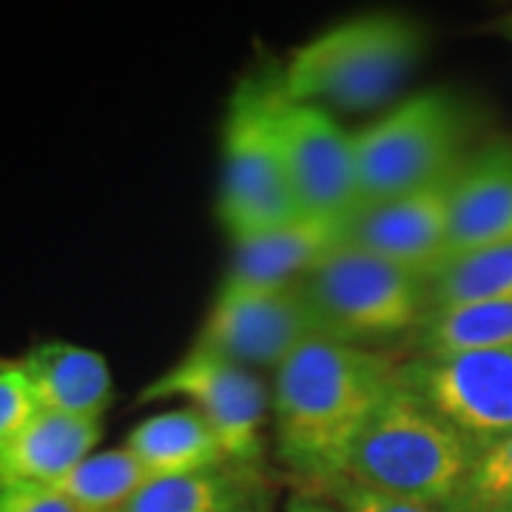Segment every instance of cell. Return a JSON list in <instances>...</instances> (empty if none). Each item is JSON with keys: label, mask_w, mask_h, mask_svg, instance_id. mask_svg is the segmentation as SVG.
Masks as SVG:
<instances>
[{"label": "cell", "mask_w": 512, "mask_h": 512, "mask_svg": "<svg viewBox=\"0 0 512 512\" xmlns=\"http://www.w3.org/2000/svg\"><path fill=\"white\" fill-rule=\"evenodd\" d=\"M512 239V143L493 140L464 163L450 185L447 259ZM444 259V262H447Z\"/></svg>", "instance_id": "12"}, {"label": "cell", "mask_w": 512, "mask_h": 512, "mask_svg": "<svg viewBox=\"0 0 512 512\" xmlns=\"http://www.w3.org/2000/svg\"><path fill=\"white\" fill-rule=\"evenodd\" d=\"M120 512H274L259 464L222 461L200 473L151 478Z\"/></svg>", "instance_id": "14"}, {"label": "cell", "mask_w": 512, "mask_h": 512, "mask_svg": "<svg viewBox=\"0 0 512 512\" xmlns=\"http://www.w3.org/2000/svg\"><path fill=\"white\" fill-rule=\"evenodd\" d=\"M512 507V433L476 458L450 512H507Z\"/></svg>", "instance_id": "21"}, {"label": "cell", "mask_w": 512, "mask_h": 512, "mask_svg": "<svg viewBox=\"0 0 512 512\" xmlns=\"http://www.w3.org/2000/svg\"><path fill=\"white\" fill-rule=\"evenodd\" d=\"M396 365L373 350L313 339L276 367V456L299 478L328 487L348 473L353 444L393 387Z\"/></svg>", "instance_id": "1"}, {"label": "cell", "mask_w": 512, "mask_h": 512, "mask_svg": "<svg viewBox=\"0 0 512 512\" xmlns=\"http://www.w3.org/2000/svg\"><path fill=\"white\" fill-rule=\"evenodd\" d=\"M40 413L35 387L23 362H0V441L15 436Z\"/></svg>", "instance_id": "22"}, {"label": "cell", "mask_w": 512, "mask_h": 512, "mask_svg": "<svg viewBox=\"0 0 512 512\" xmlns=\"http://www.w3.org/2000/svg\"><path fill=\"white\" fill-rule=\"evenodd\" d=\"M299 285L325 336L359 348L413 336L430 313L427 276L348 242Z\"/></svg>", "instance_id": "6"}, {"label": "cell", "mask_w": 512, "mask_h": 512, "mask_svg": "<svg viewBox=\"0 0 512 512\" xmlns=\"http://www.w3.org/2000/svg\"><path fill=\"white\" fill-rule=\"evenodd\" d=\"M325 490H328V495L333 498V507L339 512H444L424 507V504L404 501V498H396V495L367 490V487L356 484V481H348V478L333 481Z\"/></svg>", "instance_id": "23"}, {"label": "cell", "mask_w": 512, "mask_h": 512, "mask_svg": "<svg viewBox=\"0 0 512 512\" xmlns=\"http://www.w3.org/2000/svg\"><path fill=\"white\" fill-rule=\"evenodd\" d=\"M140 399H185L211 424L228 461L256 464L262 456L268 390L251 367L237 365L217 350L191 345L177 365L148 384Z\"/></svg>", "instance_id": "8"}, {"label": "cell", "mask_w": 512, "mask_h": 512, "mask_svg": "<svg viewBox=\"0 0 512 512\" xmlns=\"http://www.w3.org/2000/svg\"><path fill=\"white\" fill-rule=\"evenodd\" d=\"M151 481L143 461L128 450H94L69 476L52 484L80 512H120Z\"/></svg>", "instance_id": "19"}, {"label": "cell", "mask_w": 512, "mask_h": 512, "mask_svg": "<svg viewBox=\"0 0 512 512\" xmlns=\"http://www.w3.org/2000/svg\"><path fill=\"white\" fill-rule=\"evenodd\" d=\"M103 430L94 421L69 419L40 410L23 430L0 441V487H52L94 453Z\"/></svg>", "instance_id": "16"}, {"label": "cell", "mask_w": 512, "mask_h": 512, "mask_svg": "<svg viewBox=\"0 0 512 512\" xmlns=\"http://www.w3.org/2000/svg\"><path fill=\"white\" fill-rule=\"evenodd\" d=\"M313 339H328L302 285L225 288L202 322L194 345L217 350L242 367H279Z\"/></svg>", "instance_id": "9"}, {"label": "cell", "mask_w": 512, "mask_h": 512, "mask_svg": "<svg viewBox=\"0 0 512 512\" xmlns=\"http://www.w3.org/2000/svg\"><path fill=\"white\" fill-rule=\"evenodd\" d=\"M20 362L35 387L40 410L100 424L111 404V370L97 350L72 342H43Z\"/></svg>", "instance_id": "15"}, {"label": "cell", "mask_w": 512, "mask_h": 512, "mask_svg": "<svg viewBox=\"0 0 512 512\" xmlns=\"http://www.w3.org/2000/svg\"><path fill=\"white\" fill-rule=\"evenodd\" d=\"M282 80L251 74L228 100L217 214L234 242L288 225L299 214L279 137Z\"/></svg>", "instance_id": "4"}, {"label": "cell", "mask_w": 512, "mask_h": 512, "mask_svg": "<svg viewBox=\"0 0 512 512\" xmlns=\"http://www.w3.org/2000/svg\"><path fill=\"white\" fill-rule=\"evenodd\" d=\"M126 447L143 461L151 478L188 476L228 461L211 424L191 407L140 421L128 433Z\"/></svg>", "instance_id": "17"}, {"label": "cell", "mask_w": 512, "mask_h": 512, "mask_svg": "<svg viewBox=\"0 0 512 512\" xmlns=\"http://www.w3.org/2000/svg\"><path fill=\"white\" fill-rule=\"evenodd\" d=\"M413 356L512 350V299H481L433 308L410 336Z\"/></svg>", "instance_id": "18"}, {"label": "cell", "mask_w": 512, "mask_h": 512, "mask_svg": "<svg viewBox=\"0 0 512 512\" xmlns=\"http://www.w3.org/2000/svg\"><path fill=\"white\" fill-rule=\"evenodd\" d=\"M507 37H510V40H512V18L507 20Z\"/></svg>", "instance_id": "26"}, {"label": "cell", "mask_w": 512, "mask_h": 512, "mask_svg": "<svg viewBox=\"0 0 512 512\" xmlns=\"http://www.w3.org/2000/svg\"><path fill=\"white\" fill-rule=\"evenodd\" d=\"M453 177L404 197L362 205L345 225V242L430 276L447 259Z\"/></svg>", "instance_id": "11"}, {"label": "cell", "mask_w": 512, "mask_h": 512, "mask_svg": "<svg viewBox=\"0 0 512 512\" xmlns=\"http://www.w3.org/2000/svg\"><path fill=\"white\" fill-rule=\"evenodd\" d=\"M279 137L299 214L348 222L362 205L353 134L325 109L282 97Z\"/></svg>", "instance_id": "10"}, {"label": "cell", "mask_w": 512, "mask_h": 512, "mask_svg": "<svg viewBox=\"0 0 512 512\" xmlns=\"http://www.w3.org/2000/svg\"><path fill=\"white\" fill-rule=\"evenodd\" d=\"M285 512H339L333 504H325L319 498H311V495H293L288 501Z\"/></svg>", "instance_id": "25"}, {"label": "cell", "mask_w": 512, "mask_h": 512, "mask_svg": "<svg viewBox=\"0 0 512 512\" xmlns=\"http://www.w3.org/2000/svg\"><path fill=\"white\" fill-rule=\"evenodd\" d=\"M396 382L476 458L512 433V350L413 356L396 365Z\"/></svg>", "instance_id": "7"}, {"label": "cell", "mask_w": 512, "mask_h": 512, "mask_svg": "<svg viewBox=\"0 0 512 512\" xmlns=\"http://www.w3.org/2000/svg\"><path fill=\"white\" fill-rule=\"evenodd\" d=\"M348 222L296 217L274 231L234 242L225 288H288L299 285L342 242Z\"/></svg>", "instance_id": "13"}, {"label": "cell", "mask_w": 512, "mask_h": 512, "mask_svg": "<svg viewBox=\"0 0 512 512\" xmlns=\"http://www.w3.org/2000/svg\"><path fill=\"white\" fill-rule=\"evenodd\" d=\"M427 293L430 311L481 299H512V239L441 262L427 276Z\"/></svg>", "instance_id": "20"}, {"label": "cell", "mask_w": 512, "mask_h": 512, "mask_svg": "<svg viewBox=\"0 0 512 512\" xmlns=\"http://www.w3.org/2000/svg\"><path fill=\"white\" fill-rule=\"evenodd\" d=\"M424 52V32L404 15H359L302 43L285 69L282 92L291 103H330L367 111L399 92Z\"/></svg>", "instance_id": "2"}, {"label": "cell", "mask_w": 512, "mask_h": 512, "mask_svg": "<svg viewBox=\"0 0 512 512\" xmlns=\"http://www.w3.org/2000/svg\"><path fill=\"white\" fill-rule=\"evenodd\" d=\"M476 453L393 376L382 404L353 444L348 481L433 510H453Z\"/></svg>", "instance_id": "3"}, {"label": "cell", "mask_w": 512, "mask_h": 512, "mask_svg": "<svg viewBox=\"0 0 512 512\" xmlns=\"http://www.w3.org/2000/svg\"><path fill=\"white\" fill-rule=\"evenodd\" d=\"M467 134V111L444 89H427L393 106L382 120L353 134L362 205L450 180L467 157Z\"/></svg>", "instance_id": "5"}, {"label": "cell", "mask_w": 512, "mask_h": 512, "mask_svg": "<svg viewBox=\"0 0 512 512\" xmlns=\"http://www.w3.org/2000/svg\"><path fill=\"white\" fill-rule=\"evenodd\" d=\"M0 512H80L66 495L55 487L40 484H15L0 487Z\"/></svg>", "instance_id": "24"}, {"label": "cell", "mask_w": 512, "mask_h": 512, "mask_svg": "<svg viewBox=\"0 0 512 512\" xmlns=\"http://www.w3.org/2000/svg\"><path fill=\"white\" fill-rule=\"evenodd\" d=\"M507 512H512V507H510V510H507Z\"/></svg>", "instance_id": "27"}]
</instances>
